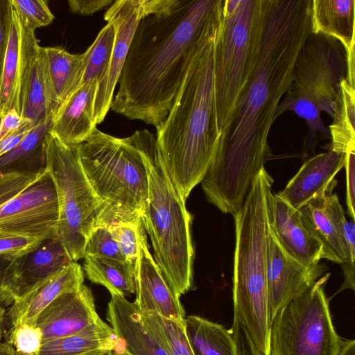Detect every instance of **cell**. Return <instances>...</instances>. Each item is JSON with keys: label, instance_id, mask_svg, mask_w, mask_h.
<instances>
[{"label": "cell", "instance_id": "6da1fadb", "mask_svg": "<svg viewBox=\"0 0 355 355\" xmlns=\"http://www.w3.org/2000/svg\"><path fill=\"white\" fill-rule=\"evenodd\" d=\"M311 0H257L247 71L224 140L201 181L207 200L236 213L271 155L268 135L302 47L312 33Z\"/></svg>", "mask_w": 355, "mask_h": 355}, {"label": "cell", "instance_id": "7a4b0ae2", "mask_svg": "<svg viewBox=\"0 0 355 355\" xmlns=\"http://www.w3.org/2000/svg\"><path fill=\"white\" fill-rule=\"evenodd\" d=\"M217 0H169L135 31L110 108L158 128L182 83Z\"/></svg>", "mask_w": 355, "mask_h": 355}, {"label": "cell", "instance_id": "3957f363", "mask_svg": "<svg viewBox=\"0 0 355 355\" xmlns=\"http://www.w3.org/2000/svg\"><path fill=\"white\" fill-rule=\"evenodd\" d=\"M222 6L223 1L218 0L169 112L157 128L164 166L185 200L201 182L220 141L214 101V56Z\"/></svg>", "mask_w": 355, "mask_h": 355}, {"label": "cell", "instance_id": "277c9868", "mask_svg": "<svg viewBox=\"0 0 355 355\" xmlns=\"http://www.w3.org/2000/svg\"><path fill=\"white\" fill-rule=\"evenodd\" d=\"M273 180L262 168L244 202L233 216L235 223L232 298L236 320L264 354L269 355L267 243L272 216Z\"/></svg>", "mask_w": 355, "mask_h": 355}, {"label": "cell", "instance_id": "5b68a950", "mask_svg": "<svg viewBox=\"0 0 355 355\" xmlns=\"http://www.w3.org/2000/svg\"><path fill=\"white\" fill-rule=\"evenodd\" d=\"M141 150L148 178L141 222L153 245L155 262L181 297L193 286L191 217L166 170L156 135L146 129L142 130Z\"/></svg>", "mask_w": 355, "mask_h": 355}, {"label": "cell", "instance_id": "8992f818", "mask_svg": "<svg viewBox=\"0 0 355 355\" xmlns=\"http://www.w3.org/2000/svg\"><path fill=\"white\" fill-rule=\"evenodd\" d=\"M141 137L142 130L117 138L95 128L80 144L84 173L103 203L94 228L141 220L148 190Z\"/></svg>", "mask_w": 355, "mask_h": 355}, {"label": "cell", "instance_id": "52a82bcc", "mask_svg": "<svg viewBox=\"0 0 355 355\" xmlns=\"http://www.w3.org/2000/svg\"><path fill=\"white\" fill-rule=\"evenodd\" d=\"M347 71L342 44L334 38L311 33L300 50L288 90L275 115L276 120L283 113L292 111L306 121L308 133L300 154L304 162L315 155L319 141L330 139L321 114L333 117L340 85L346 78Z\"/></svg>", "mask_w": 355, "mask_h": 355}, {"label": "cell", "instance_id": "ba28073f", "mask_svg": "<svg viewBox=\"0 0 355 355\" xmlns=\"http://www.w3.org/2000/svg\"><path fill=\"white\" fill-rule=\"evenodd\" d=\"M79 147L63 142L50 130L42 146V166L49 173L57 194L58 238L73 261L84 257L87 240L103 209L84 173Z\"/></svg>", "mask_w": 355, "mask_h": 355}, {"label": "cell", "instance_id": "9c48e42d", "mask_svg": "<svg viewBox=\"0 0 355 355\" xmlns=\"http://www.w3.org/2000/svg\"><path fill=\"white\" fill-rule=\"evenodd\" d=\"M257 1H223L214 56V101L220 135L218 145L229 132L245 80Z\"/></svg>", "mask_w": 355, "mask_h": 355}, {"label": "cell", "instance_id": "30bf717a", "mask_svg": "<svg viewBox=\"0 0 355 355\" xmlns=\"http://www.w3.org/2000/svg\"><path fill=\"white\" fill-rule=\"evenodd\" d=\"M325 274L276 313L270 324L269 355H336L340 337L334 326Z\"/></svg>", "mask_w": 355, "mask_h": 355}, {"label": "cell", "instance_id": "8fae6325", "mask_svg": "<svg viewBox=\"0 0 355 355\" xmlns=\"http://www.w3.org/2000/svg\"><path fill=\"white\" fill-rule=\"evenodd\" d=\"M55 188L44 167L0 172V235L58 237Z\"/></svg>", "mask_w": 355, "mask_h": 355}, {"label": "cell", "instance_id": "7c38bea8", "mask_svg": "<svg viewBox=\"0 0 355 355\" xmlns=\"http://www.w3.org/2000/svg\"><path fill=\"white\" fill-rule=\"evenodd\" d=\"M71 262L58 237L10 260L0 279V305L10 306Z\"/></svg>", "mask_w": 355, "mask_h": 355}, {"label": "cell", "instance_id": "4fadbf2b", "mask_svg": "<svg viewBox=\"0 0 355 355\" xmlns=\"http://www.w3.org/2000/svg\"><path fill=\"white\" fill-rule=\"evenodd\" d=\"M155 0H116L104 15L107 23L115 28V41L107 73L99 83L94 119L98 125L103 122L114 97V91L121 73L130 43L139 20L153 13Z\"/></svg>", "mask_w": 355, "mask_h": 355}, {"label": "cell", "instance_id": "5bb4252c", "mask_svg": "<svg viewBox=\"0 0 355 355\" xmlns=\"http://www.w3.org/2000/svg\"><path fill=\"white\" fill-rule=\"evenodd\" d=\"M327 267L318 263L308 267L288 254L277 241L271 227L267 243V297L269 324L278 311L304 293Z\"/></svg>", "mask_w": 355, "mask_h": 355}, {"label": "cell", "instance_id": "9a60e30c", "mask_svg": "<svg viewBox=\"0 0 355 355\" xmlns=\"http://www.w3.org/2000/svg\"><path fill=\"white\" fill-rule=\"evenodd\" d=\"M138 256L135 264V293L133 302L141 313H157L178 323H185L180 297L168 285L149 251L142 222L137 226Z\"/></svg>", "mask_w": 355, "mask_h": 355}, {"label": "cell", "instance_id": "2e32d148", "mask_svg": "<svg viewBox=\"0 0 355 355\" xmlns=\"http://www.w3.org/2000/svg\"><path fill=\"white\" fill-rule=\"evenodd\" d=\"M19 20L21 44L20 115L22 119L35 126L53 116L50 112L42 46L39 44L35 31L28 28L20 17Z\"/></svg>", "mask_w": 355, "mask_h": 355}, {"label": "cell", "instance_id": "e0dca14e", "mask_svg": "<svg viewBox=\"0 0 355 355\" xmlns=\"http://www.w3.org/2000/svg\"><path fill=\"white\" fill-rule=\"evenodd\" d=\"M99 319L92 290L83 284L51 302L38 315L35 325L41 329L44 342L73 334Z\"/></svg>", "mask_w": 355, "mask_h": 355}, {"label": "cell", "instance_id": "ac0fdd59", "mask_svg": "<svg viewBox=\"0 0 355 355\" xmlns=\"http://www.w3.org/2000/svg\"><path fill=\"white\" fill-rule=\"evenodd\" d=\"M271 230L284 251L311 267L322 259V245L305 227L300 211L277 193L272 198Z\"/></svg>", "mask_w": 355, "mask_h": 355}, {"label": "cell", "instance_id": "d6986e66", "mask_svg": "<svg viewBox=\"0 0 355 355\" xmlns=\"http://www.w3.org/2000/svg\"><path fill=\"white\" fill-rule=\"evenodd\" d=\"M354 0H311L312 33L338 40L347 58L348 83L355 87Z\"/></svg>", "mask_w": 355, "mask_h": 355}, {"label": "cell", "instance_id": "ffe728a7", "mask_svg": "<svg viewBox=\"0 0 355 355\" xmlns=\"http://www.w3.org/2000/svg\"><path fill=\"white\" fill-rule=\"evenodd\" d=\"M83 282L80 265L71 262L10 305L7 316L12 327L23 323L35 324L38 315L51 302L64 293L80 289Z\"/></svg>", "mask_w": 355, "mask_h": 355}, {"label": "cell", "instance_id": "44dd1931", "mask_svg": "<svg viewBox=\"0 0 355 355\" xmlns=\"http://www.w3.org/2000/svg\"><path fill=\"white\" fill-rule=\"evenodd\" d=\"M345 155L331 149L304 162L297 173L277 194L297 209L306 201L336 183V175L345 166Z\"/></svg>", "mask_w": 355, "mask_h": 355}, {"label": "cell", "instance_id": "7402d4cb", "mask_svg": "<svg viewBox=\"0 0 355 355\" xmlns=\"http://www.w3.org/2000/svg\"><path fill=\"white\" fill-rule=\"evenodd\" d=\"M98 85L95 80L80 85L53 118L50 130L63 142L81 144L96 128L94 112Z\"/></svg>", "mask_w": 355, "mask_h": 355}, {"label": "cell", "instance_id": "603a6c76", "mask_svg": "<svg viewBox=\"0 0 355 355\" xmlns=\"http://www.w3.org/2000/svg\"><path fill=\"white\" fill-rule=\"evenodd\" d=\"M336 184V182L320 191L297 209L306 229L322 245V259L354 267V261L342 240L329 209V196Z\"/></svg>", "mask_w": 355, "mask_h": 355}, {"label": "cell", "instance_id": "cb8c5ba5", "mask_svg": "<svg viewBox=\"0 0 355 355\" xmlns=\"http://www.w3.org/2000/svg\"><path fill=\"white\" fill-rule=\"evenodd\" d=\"M50 112L53 118L80 87L85 55L72 54L61 46H42Z\"/></svg>", "mask_w": 355, "mask_h": 355}, {"label": "cell", "instance_id": "d4e9b609", "mask_svg": "<svg viewBox=\"0 0 355 355\" xmlns=\"http://www.w3.org/2000/svg\"><path fill=\"white\" fill-rule=\"evenodd\" d=\"M110 295L106 318L127 350L132 355H169L143 327L135 304L121 294Z\"/></svg>", "mask_w": 355, "mask_h": 355}, {"label": "cell", "instance_id": "484cf974", "mask_svg": "<svg viewBox=\"0 0 355 355\" xmlns=\"http://www.w3.org/2000/svg\"><path fill=\"white\" fill-rule=\"evenodd\" d=\"M21 27L18 14L6 1L5 39L0 69V118L11 109L20 114Z\"/></svg>", "mask_w": 355, "mask_h": 355}, {"label": "cell", "instance_id": "4316f807", "mask_svg": "<svg viewBox=\"0 0 355 355\" xmlns=\"http://www.w3.org/2000/svg\"><path fill=\"white\" fill-rule=\"evenodd\" d=\"M119 340L112 327L100 318L73 334L43 342L37 355H88L96 352H107Z\"/></svg>", "mask_w": 355, "mask_h": 355}, {"label": "cell", "instance_id": "83f0119b", "mask_svg": "<svg viewBox=\"0 0 355 355\" xmlns=\"http://www.w3.org/2000/svg\"><path fill=\"white\" fill-rule=\"evenodd\" d=\"M83 270L94 284L105 287L111 293L123 296L135 293V266L127 261L85 255Z\"/></svg>", "mask_w": 355, "mask_h": 355}, {"label": "cell", "instance_id": "f1b7e54d", "mask_svg": "<svg viewBox=\"0 0 355 355\" xmlns=\"http://www.w3.org/2000/svg\"><path fill=\"white\" fill-rule=\"evenodd\" d=\"M185 331L194 355H236L230 330L219 323L189 315Z\"/></svg>", "mask_w": 355, "mask_h": 355}, {"label": "cell", "instance_id": "f546056e", "mask_svg": "<svg viewBox=\"0 0 355 355\" xmlns=\"http://www.w3.org/2000/svg\"><path fill=\"white\" fill-rule=\"evenodd\" d=\"M332 119L329 149L345 155L355 152V87L346 78L340 83Z\"/></svg>", "mask_w": 355, "mask_h": 355}, {"label": "cell", "instance_id": "4dcf8cb0", "mask_svg": "<svg viewBox=\"0 0 355 355\" xmlns=\"http://www.w3.org/2000/svg\"><path fill=\"white\" fill-rule=\"evenodd\" d=\"M139 313L143 327L169 355H194L185 323H178L154 313Z\"/></svg>", "mask_w": 355, "mask_h": 355}, {"label": "cell", "instance_id": "1f68e13d", "mask_svg": "<svg viewBox=\"0 0 355 355\" xmlns=\"http://www.w3.org/2000/svg\"><path fill=\"white\" fill-rule=\"evenodd\" d=\"M52 120L53 118H48L33 126L14 149L1 157L0 172L32 171L29 164L32 159H37L42 162V142L51 128Z\"/></svg>", "mask_w": 355, "mask_h": 355}, {"label": "cell", "instance_id": "d6a6232c", "mask_svg": "<svg viewBox=\"0 0 355 355\" xmlns=\"http://www.w3.org/2000/svg\"><path fill=\"white\" fill-rule=\"evenodd\" d=\"M115 35L114 26L108 22L84 53L85 69L80 85L95 80L100 83L105 78L112 58Z\"/></svg>", "mask_w": 355, "mask_h": 355}, {"label": "cell", "instance_id": "836d02e7", "mask_svg": "<svg viewBox=\"0 0 355 355\" xmlns=\"http://www.w3.org/2000/svg\"><path fill=\"white\" fill-rule=\"evenodd\" d=\"M23 23L29 28L49 25L54 19L48 1L45 0H10Z\"/></svg>", "mask_w": 355, "mask_h": 355}, {"label": "cell", "instance_id": "e575fe53", "mask_svg": "<svg viewBox=\"0 0 355 355\" xmlns=\"http://www.w3.org/2000/svg\"><path fill=\"white\" fill-rule=\"evenodd\" d=\"M8 339L21 355H37L43 343L42 332L35 324L23 323L8 331Z\"/></svg>", "mask_w": 355, "mask_h": 355}, {"label": "cell", "instance_id": "d590c367", "mask_svg": "<svg viewBox=\"0 0 355 355\" xmlns=\"http://www.w3.org/2000/svg\"><path fill=\"white\" fill-rule=\"evenodd\" d=\"M85 255L125 261L107 227H98L92 230L85 246Z\"/></svg>", "mask_w": 355, "mask_h": 355}, {"label": "cell", "instance_id": "8d00e7d4", "mask_svg": "<svg viewBox=\"0 0 355 355\" xmlns=\"http://www.w3.org/2000/svg\"><path fill=\"white\" fill-rule=\"evenodd\" d=\"M139 223L137 224L118 223L107 227L125 261L135 266L138 256L137 226Z\"/></svg>", "mask_w": 355, "mask_h": 355}, {"label": "cell", "instance_id": "74e56055", "mask_svg": "<svg viewBox=\"0 0 355 355\" xmlns=\"http://www.w3.org/2000/svg\"><path fill=\"white\" fill-rule=\"evenodd\" d=\"M329 205L332 218L335 222L342 240L345 245L353 261L355 259V228L354 221L347 220L343 208L336 193L331 194Z\"/></svg>", "mask_w": 355, "mask_h": 355}, {"label": "cell", "instance_id": "f35d334b", "mask_svg": "<svg viewBox=\"0 0 355 355\" xmlns=\"http://www.w3.org/2000/svg\"><path fill=\"white\" fill-rule=\"evenodd\" d=\"M42 241L34 237L0 235V258L10 261L33 250Z\"/></svg>", "mask_w": 355, "mask_h": 355}, {"label": "cell", "instance_id": "ab89813d", "mask_svg": "<svg viewBox=\"0 0 355 355\" xmlns=\"http://www.w3.org/2000/svg\"><path fill=\"white\" fill-rule=\"evenodd\" d=\"M230 330L234 341L236 355H266L256 346L236 320H233Z\"/></svg>", "mask_w": 355, "mask_h": 355}, {"label": "cell", "instance_id": "60d3db41", "mask_svg": "<svg viewBox=\"0 0 355 355\" xmlns=\"http://www.w3.org/2000/svg\"><path fill=\"white\" fill-rule=\"evenodd\" d=\"M345 168L346 173V202L347 214L354 220L355 202V152L345 155Z\"/></svg>", "mask_w": 355, "mask_h": 355}, {"label": "cell", "instance_id": "b9f144b4", "mask_svg": "<svg viewBox=\"0 0 355 355\" xmlns=\"http://www.w3.org/2000/svg\"><path fill=\"white\" fill-rule=\"evenodd\" d=\"M26 121L15 109L3 114L0 118V141L20 130Z\"/></svg>", "mask_w": 355, "mask_h": 355}, {"label": "cell", "instance_id": "7bdbcfd3", "mask_svg": "<svg viewBox=\"0 0 355 355\" xmlns=\"http://www.w3.org/2000/svg\"><path fill=\"white\" fill-rule=\"evenodd\" d=\"M114 2L113 0H69L68 5L73 13L89 15L111 6Z\"/></svg>", "mask_w": 355, "mask_h": 355}, {"label": "cell", "instance_id": "ee69618b", "mask_svg": "<svg viewBox=\"0 0 355 355\" xmlns=\"http://www.w3.org/2000/svg\"><path fill=\"white\" fill-rule=\"evenodd\" d=\"M33 127L30 122L26 121L20 130L2 139L0 141V157L14 149Z\"/></svg>", "mask_w": 355, "mask_h": 355}, {"label": "cell", "instance_id": "f6af8a7d", "mask_svg": "<svg viewBox=\"0 0 355 355\" xmlns=\"http://www.w3.org/2000/svg\"><path fill=\"white\" fill-rule=\"evenodd\" d=\"M7 313L4 306L0 305V355H21L18 353L8 339Z\"/></svg>", "mask_w": 355, "mask_h": 355}, {"label": "cell", "instance_id": "bcb514c9", "mask_svg": "<svg viewBox=\"0 0 355 355\" xmlns=\"http://www.w3.org/2000/svg\"><path fill=\"white\" fill-rule=\"evenodd\" d=\"M6 1L0 0V69L2 62L4 39Z\"/></svg>", "mask_w": 355, "mask_h": 355}, {"label": "cell", "instance_id": "7dc6e473", "mask_svg": "<svg viewBox=\"0 0 355 355\" xmlns=\"http://www.w3.org/2000/svg\"><path fill=\"white\" fill-rule=\"evenodd\" d=\"M336 355H355V340L340 338Z\"/></svg>", "mask_w": 355, "mask_h": 355}, {"label": "cell", "instance_id": "c3c4849f", "mask_svg": "<svg viewBox=\"0 0 355 355\" xmlns=\"http://www.w3.org/2000/svg\"><path fill=\"white\" fill-rule=\"evenodd\" d=\"M105 355H132L125 348L123 341L119 338L116 345L107 352Z\"/></svg>", "mask_w": 355, "mask_h": 355}, {"label": "cell", "instance_id": "681fc988", "mask_svg": "<svg viewBox=\"0 0 355 355\" xmlns=\"http://www.w3.org/2000/svg\"><path fill=\"white\" fill-rule=\"evenodd\" d=\"M8 261H9V260H7V259H3V258H0V279H1V275L3 273V271L5 268V267L7 266Z\"/></svg>", "mask_w": 355, "mask_h": 355}, {"label": "cell", "instance_id": "f907efd6", "mask_svg": "<svg viewBox=\"0 0 355 355\" xmlns=\"http://www.w3.org/2000/svg\"><path fill=\"white\" fill-rule=\"evenodd\" d=\"M106 354V352H96L92 354H89L88 355H105Z\"/></svg>", "mask_w": 355, "mask_h": 355}]
</instances>
